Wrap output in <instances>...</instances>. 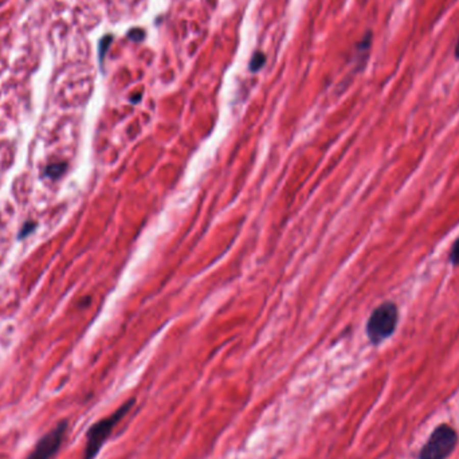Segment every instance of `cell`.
I'll return each mask as SVG.
<instances>
[{
	"mask_svg": "<svg viewBox=\"0 0 459 459\" xmlns=\"http://www.w3.org/2000/svg\"><path fill=\"white\" fill-rule=\"evenodd\" d=\"M135 403V399H129L128 401H125L124 404H121L120 407L117 408L112 415H109L105 419L98 420L89 428L88 434H86L84 459H94L95 456L98 455L99 450H101L102 446L105 445V442L109 439L114 427L128 415V412L133 408Z\"/></svg>",
	"mask_w": 459,
	"mask_h": 459,
	"instance_id": "6da1fadb",
	"label": "cell"
},
{
	"mask_svg": "<svg viewBox=\"0 0 459 459\" xmlns=\"http://www.w3.org/2000/svg\"><path fill=\"white\" fill-rule=\"evenodd\" d=\"M399 321V310L394 302H384L372 312L367 322V335L372 344L382 343L394 335Z\"/></svg>",
	"mask_w": 459,
	"mask_h": 459,
	"instance_id": "7a4b0ae2",
	"label": "cell"
},
{
	"mask_svg": "<svg viewBox=\"0 0 459 459\" xmlns=\"http://www.w3.org/2000/svg\"><path fill=\"white\" fill-rule=\"evenodd\" d=\"M458 443V432L448 424L438 426L419 452V459H446Z\"/></svg>",
	"mask_w": 459,
	"mask_h": 459,
	"instance_id": "3957f363",
	"label": "cell"
},
{
	"mask_svg": "<svg viewBox=\"0 0 459 459\" xmlns=\"http://www.w3.org/2000/svg\"><path fill=\"white\" fill-rule=\"evenodd\" d=\"M67 428V420H62L57 424L55 428L47 432L39 439L34 451L27 456V459H51L57 454L62 445L63 435Z\"/></svg>",
	"mask_w": 459,
	"mask_h": 459,
	"instance_id": "277c9868",
	"label": "cell"
},
{
	"mask_svg": "<svg viewBox=\"0 0 459 459\" xmlns=\"http://www.w3.org/2000/svg\"><path fill=\"white\" fill-rule=\"evenodd\" d=\"M67 169V164L63 163V161H59V163H51L47 167L44 168V176L48 178H53V180H57L61 176L65 173V171Z\"/></svg>",
	"mask_w": 459,
	"mask_h": 459,
	"instance_id": "5b68a950",
	"label": "cell"
},
{
	"mask_svg": "<svg viewBox=\"0 0 459 459\" xmlns=\"http://www.w3.org/2000/svg\"><path fill=\"white\" fill-rule=\"evenodd\" d=\"M37 222H27V223H24V226L22 227V230H20V233H19V235H18V239H24V238H27L30 235V234L31 233H34V230L37 228Z\"/></svg>",
	"mask_w": 459,
	"mask_h": 459,
	"instance_id": "8992f818",
	"label": "cell"
},
{
	"mask_svg": "<svg viewBox=\"0 0 459 459\" xmlns=\"http://www.w3.org/2000/svg\"><path fill=\"white\" fill-rule=\"evenodd\" d=\"M112 39H113V38L110 37V35H106V37L102 38L101 42H99L98 51H99V62L101 63H102V61H104V55L106 54V51H108V47H109V44H110V42H112Z\"/></svg>",
	"mask_w": 459,
	"mask_h": 459,
	"instance_id": "52a82bcc",
	"label": "cell"
},
{
	"mask_svg": "<svg viewBox=\"0 0 459 459\" xmlns=\"http://www.w3.org/2000/svg\"><path fill=\"white\" fill-rule=\"evenodd\" d=\"M450 262L454 266H458L459 265V238L455 241V243L452 244L451 252H450Z\"/></svg>",
	"mask_w": 459,
	"mask_h": 459,
	"instance_id": "ba28073f",
	"label": "cell"
},
{
	"mask_svg": "<svg viewBox=\"0 0 459 459\" xmlns=\"http://www.w3.org/2000/svg\"><path fill=\"white\" fill-rule=\"evenodd\" d=\"M263 62H265V57H263L262 54H259V53H257V54L254 55V58H252L251 66H250V67H251V69L255 71V70H258V69H261V67H262Z\"/></svg>",
	"mask_w": 459,
	"mask_h": 459,
	"instance_id": "9c48e42d",
	"label": "cell"
},
{
	"mask_svg": "<svg viewBox=\"0 0 459 459\" xmlns=\"http://www.w3.org/2000/svg\"><path fill=\"white\" fill-rule=\"evenodd\" d=\"M142 37H144V34H142L141 30H133L129 33V38H133L135 40L142 39Z\"/></svg>",
	"mask_w": 459,
	"mask_h": 459,
	"instance_id": "30bf717a",
	"label": "cell"
},
{
	"mask_svg": "<svg viewBox=\"0 0 459 459\" xmlns=\"http://www.w3.org/2000/svg\"><path fill=\"white\" fill-rule=\"evenodd\" d=\"M454 53H455V58H456V59H459V37H458V40H456L455 51H454Z\"/></svg>",
	"mask_w": 459,
	"mask_h": 459,
	"instance_id": "8fae6325",
	"label": "cell"
}]
</instances>
